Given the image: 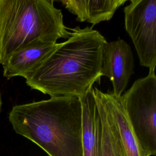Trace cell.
<instances>
[{
	"label": "cell",
	"mask_w": 156,
	"mask_h": 156,
	"mask_svg": "<svg viewBox=\"0 0 156 156\" xmlns=\"http://www.w3.org/2000/svg\"><path fill=\"white\" fill-rule=\"evenodd\" d=\"M106 42L92 26L71 29L70 37L24 77L26 84L51 98L82 96L100 82Z\"/></svg>",
	"instance_id": "6da1fadb"
},
{
	"label": "cell",
	"mask_w": 156,
	"mask_h": 156,
	"mask_svg": "<svg viewBox=\"0 0 156 156\" xmlns=\"http://www.w3.org/2000/svg\"><path fill=\"white\" fill-rule=\"evenodd\" d=\"M79 97L51 98L15 105L9 113L14 131L49 156H83Z\"/></svg>",
	"instance_id": "7a4b0ae2"
},
{
	"label": "cell",
	"mask_w": 156,
	"mask_h": 156,
	"mask_svg": "<svg viewBox=\"0 0 156 156\" xmlns=\"http://www.w3.org/2000/svg\"><path fill=\"white\" fill-rule=\"evenodd\" d=\"M71 29L63 23L52 0H0V64L13 53L39 42L68 38Z\"/></svg>",
	"instance_id": "3957f363"
},
{
	"label": "cell",
	"mask_w": 156,
	"mask_h": 156,
	"mask_svg": "<svg viewBox=\"0 0 156 156\" xmlns=\"http://www.w3.org/2000/svg\"><path fill=\"white\" fill-rule=\"evenodd\" d=\"M155 68L135 80L121 96L122 103L138 142L147 156L156 154Z\"/></svg>",
	"instance_id": "277c9868"
},
{
	"label": "cell",
	"mask_w": 156,
	"mask_h": 156,
	"mask_svg": "<svg viewBox=\"0 0 156 156\" xmlns=\"http://www.w3.org/2000/svg\"><path fill=\"white\" fill-rule=\"evenodd\" d=\"M124 26L141 66H156V0H131L124 8Z\"/></svg>",
	"instance_id": "5b68a950"
},
{
	"label": "cell",
	"mask_w": 156,
	"mask_h": 156,
	"mask_svg": "<svg viewBox=\"0 0 156 156\" xmlns=\"http://www.w3.org/2000/svg\"><path fill=\"white\" fill-rule=\"evenodd\" d=\"M134 57L130 45L124 40L106 42L103 47L101 76L108 77L112 93L121 96L134 71Z\"/></svg>",
	"instance_id": "8992f818"
},
{
	"label": "cell",
	"mask_w": 156,
	"mask_h": 156,
	"mask_svg": "<svg viewBox=\"0 0 156 156\" xmlns=\"http://www.w3.org/2000/svg\"><path fill=\"white\" fill-rule=\"evenodd\" d=\"M96 103L98 156H124L123 147L111 111L103 91L93 87Z\"/></svg>",
	"instance_id": "52a82bcc"
},
{
	"label": "cell",
	"mask_w": 156,
	"mask_h": 156,
	"mask_svg": "<svg viewBox=\"0 0 156 156\" xmlns=\"http://www.w3.org/2000/svg\"><path fill=\"white\" fill-rule=\"evenodd\" d=\"M57 42H39L13 53L2 64L3 76L9 79L25 77L33 71L59 45Z\"/></svg>",
	"instance_id": "ba28073f"
},
{
	"label": "cell",
	"mask_w": 156,
	"mask_h": 156,
	"mask_svg": "<svg viewBox=\"0 0 156 156\" xmlns=\"http://www.w3.org/2000/svg\"><path fill=\"white\" fill-rule=\"evenodd\" d=\"M126 0H62L60 2L79 22H88L93 26L110 20Z\"/></svg>",
	"instance_id": "9c48e42d"
},
{
	"label": "cell",
	"mask_w": 156,
	"mask_h": 156,
	"mask_svg": "<svg viewBox=\"0 0 156 156\" xmlns=\"http://www.w3.org/2000/svg\"><path fill=\"white\" fill-rule=\"evenodd\" d=\"M103 95L117 127L124 156H147L140 147L132 130L121 96H115L112 91L103 92Z\"/></svg>",
	"instance_id": "30bf717a"
},
{
	"label": "cell",
	"mask_w": 156,
	"mask_h": 156,
	"mask_svg": "<svg viewBox=\"0 0 156 156\" xmlns=\"http://www.w3.org/2000/svg\"><path fill=\"white\" fill-rule=\"evenodd\" d=\"M82 141L83 156H98L96 134V103L93 86L82 96Z\"/></svg>",
	"instance_id": "8fae6325"
},
{
	"label": "cell",
	"mask_w": 156,
	"mask_h": 156,
	"mask_svg": "<svg viewBox=\"0 0 156 156\" xmlns=\"http://www.w3.org/2000/svg\"><path fill=\"white\" fill-rule=\"evenodd\" d=\"M2 98H1V94L0 93V113L1 111V108H2Z\"/></svg>",
	"instance_id": "7c38bea8"
}]
</instances>
